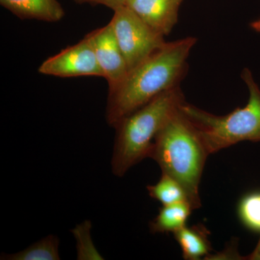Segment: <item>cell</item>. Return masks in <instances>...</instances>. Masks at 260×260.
Instances as JSON below:
<instances>
[{
	"mask_svg": "<svg viewBox=\"0 0 260 260\" xmlns=\"http://www.w3.org/2000/svg\"><path fill=\"white\" fill-rule=\"evenodd\" d=\"M194 37L166 42L134 69L115 92L109 94L107 121L116 124L126 116L169 89L180 85L187 72V59L196 44Z\"/></svg>",
	"mask_w": 260,
	"mask_h": 260,
	"instance_id": "cell-1",
	"label": "cell"
},
{
	"mask_svg": "<svg viewBox=\"0 0 260 260\" xmlns=\"http://www.w3.org/2000/svg\"><path fill=\"white\" fill-rule=\"evenodd\" d=\"M209 155L198 129L179 107L155 137L149 158L180 183L196 210L202 205L200 184Z\"/></svg>",
	"mask_w": 260,
	"mask_h": 260,
	"instance_id": "cell-2",
	"label": "cell"
},
{
	"mask_svg": "<svg viewBox=\"0 0 260 260\" xmlns=\"http://www.w3.org/2000/svg\"><path fill=\"white\" fill-rule=\"evenodd\" d=\"M185 102L180 85L169 89L121 119L115 127L112 172L121 177L133 166L149 158L155 137Z\"/></svg>",
	"mask_w": 260,
	"mask_h": 260,
	"instance_id": "cell-3",
	"label": "cell"
},
{
	"mask_svg": "<svg viewBox=\"0 0 260 260\" xmlns=\"http://www.w3.org/2000/svg\"><path fill=\"white\" fill-rule=\"evenodd\" d=\"M242 78L249 89V101L229 114L215 115L186 101L181 104V110L198 129L210 155L241 142H260V88L250 70H244Z\"/></svg>",
	"mask_w": 260,
	"mask_h": 260,
	"instance_id": "cell-4",
	"label": "cell"
},
{
	"mask_svg": "<svg viewBox=\"0 0 260 260\" xmlns=\"http://www.w3.org/2000/svg\"><path fill=\"white\" fill-rule=\"evenodd\" d=\"M114 12L110 23L129 72L166 42L164 36L150 28L126 5Z\"/></svg>",
	"mask_w": 260,
	"mask_h": 260,
	"instance_id": "cell-5",
	"label": "cell"
},
{
	"mask_svg": "<svg viewBox=\"0 0 260 260\" xmlns=\"http://www.w3.org/2000/svg\"><path fill=\"white\" fill-rule=\"evenodd\" d=\"M42 75L59 78L96 76L104 78L89 35L46 59L38 70Z\"/></svg>",
	"mask_w": 260,
	"mask_h": 260,
	"instance_id": "cell-6",
	"label": "cell"
},
{
	"mask_svg": "<svg viewBox=\"0 0 260 260\" xmlns=\"http://www.w3.org/2000/svg\"><path fill=\"white\" fill-rule=\"evenodd\" d=\"M99 66L109 85V94L122 85L129 73L127 64L116 41L112 23L88 34Z\"/></svg>",
	"mask_w": 260,
	"mask_h": 260,
	"instance_id": "cell-7",
	"label": "cell"
},
{
	"mask_svg": "<svg viewBox=\"0 0 260 260\" xmlns=\"http://www.w3.org/2000/svg\"><path fill=\"white\" fill-rule=\"evenodd\" d=\"M183 0H126V5L142 20L164 37L178 22Z\"/></svg>",
	"mask_w": 260,
	"mask_h": 260,
	"instance_id": "cell-8",
	"label": "cell"
},
{
	"mask_svg": "<svg viewBox=\"0 0 260 260\" xmlns=\"http://www.w3.org/2000/svg\"><path fill=\"white\" fill-rule=\"evenodd\" d=\"M1 5L20 19L58 22L65 12L57 0H0Z\"/></svg>",
	"mask_w": 260,
	"mask_h": 260,
	"instance_id": "cell-9",
	"label": "cell"
},
{
	"mask_svg": "<svg viewBox=\"0 0 260 260\" xmlns=\"http://www.w3.org/2000/svg\"><path fill=\"white\" fill-rule=\"evenodd\" d=\"M176 241L180 246L184 259L198 260L208 257L212 250L209 233L203 224L183 227L174 233Z\"/></svg>",
	"mask_w": 260,
	"mask_h": 260,
	"instance_id": "cell-10",
	"label": "cell"
},
{
	"mask_svg": "<svg viewBox=\"0 0 260 260\" xmlns=\"http://www.w3.org/2000/svg\"><path fill=\"white\" fill-rule=\"evenodd\" d=\"M193 210L188 202L162 205L158 215L150 223V232L153 234H174L186 225Z\"/></svg>",
	"mask_w": 260,
	"mask_h": 260,
	"instance_id": "cell-11",
	"label": "cell"
},
{
	"mask_svg": "<svg viewBox=\"0 0 260 260\" xmlns=\"http://www.w3.org/2000/svg\"><path fill=\"white\" fill-rule=\"evenodd\" d=\"M147 190L150 198L162 205L175 204L181 202L189 203L185 189L180 183L164 173L156 184L147 186Z\"/></svg>",
	"mask_w": 260,
	"mask_h": 260,
	"instance_id": "cell-12",
	"label": "cell"
},
{
	"mask_svg": "<svg viewBox=\"0 0 260 260\" xmlns=\"http://www.w3.org/2000/svg\"><path fill=\"white\" fill-rule=\"evenodd\" d=\"M59 239L54 235L32 244L26 249L15 254H4L1 259L8 260H59Z\"/></svg>",
	"mask_w": 260,
	"mask_h": 260,
	"instance_id": "cell-13",
	"label": "cell"
},
{
	"mask_svg": "<svg viewBox=\"0 0 260 260\" xmlns=\"http://www.w3.org/2000/svg\"><path fill=\"white\" fill-rule=\"evenodd\" d=\"M237 213L246 229L260 234V189L242 197L238 205Z\"/></svg>",
	"mask_w": 260,
	"mask_h": 260,
	"instance_id": "cell-14",
	"label": "cell"
},
{
	"mask_svg": "<svg viewBox=\"0 0 260 260\" xmlns=\"http://www.w3.org/2000/svg\"><path fill=\"white\" fill-rule=\"evenodd\" d=\"M77 239L78 259H103L96 251L90 238V222L85 221L78 225L73 231Z\"/></svg>",
	"mask_w": 260,
	"mask_h": 260,
	"instance_id": "cell-15",
	"label": "cell"
},
{
	"mask_svg": "<svg viewBox=\"0 0 260 260\" xmlns=\"http://www.w3.org/2000/svg\"><path fill=\"white\" fill-rule=\"evenodd\" d=\"M78 4L102 5L113 10L126 5V0H73Z\"/></svg>",
	"mask_w": 260,
	"mask_h": 260,
	"instance_id": "cell-16",
	"label": "cell"
},
{
	"mask_svg": "<svg viewBox=\"0 0 260 260\" xmlns=\"http://www.w3.org/2000/svg\"><path fill=\"white\" fill-rule=\"evenodd\" d=\"M246 259H251V260H260V237L259 239V242H258L257 245H256L255 249L254 250L249 254L247 257L246 258Z\"/></svg>",
	"mask_w": 260,
	"mask_h": 260,
	"instance_id": "cell-17",
	"label": "cell"
}]
</instances>
